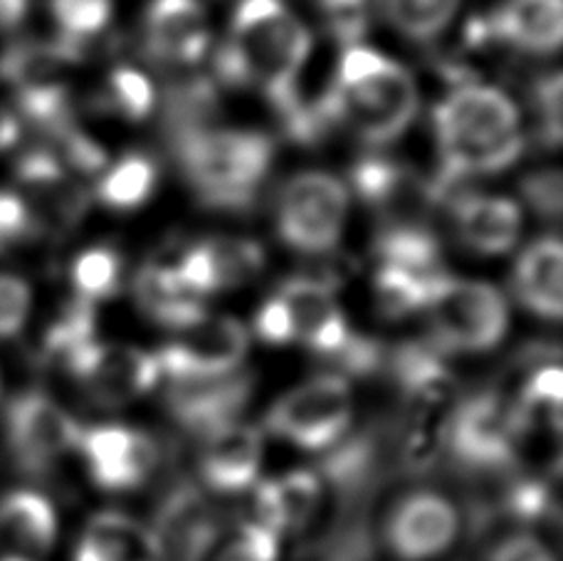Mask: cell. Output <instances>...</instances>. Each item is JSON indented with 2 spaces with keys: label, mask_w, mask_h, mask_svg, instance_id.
I'll return each instance as SVG.
<instances>
[{
  "label": "cell",
  "mask_w": 563,
  "mask_h": 561,
  "mask_svg": "<svg viewBox=\"0 0 563 561\" xmlns=\"http://www.w3.org/2000/svg\"><path fill=\"white\" fill-rule=\"evenodd\" d=\"M327 33L341 45H358L371 23L368 0H317Z\"/></svg>",
  "instance_id": "cell-40"
},
{
  "label": "cell",
  "mask_w": 563,
  "mask_h": 561,
  "mask_svg": "<svg viewBox=\"0 0 563 561\" xmlns=\"http://www.w3.org/2000/svg\"><path fill=\"white\" fill-rule=\"evenodd\" d=\"M77 453L87 475L104 493H134L156 473L164 450L158 440L124 424H97L79 430Z\"/></svg>",
  "instance_id": "cell-10"
},
{
  "label": "cell",
  "mask_w": 563,
  "mask_h": 561,
  "mask_svg": "<svg viewBox=\"0 0 563 561\" xmlns=\"http://www.w3.org/2000/svg\"><path fill=\"white\" fill-rule=\"evenodd\" d=\"M176 342L166 344L156 354L161 378L194 381L240 372L247 354V329L233 317L203 315L186 329Z\"/></svg>",
  "instance_id": "cell-11"
},
{
  "label": "cell",
  "mask_w": 563,
  "mask_h": 561,
  "mask_svg": "<svg viewBox=\"0 0 563 561\" xmlns=\"http://www.w3.org/2000/svg\"><path fill=\"white\" fill-rule=\"evenodd\" d=\"M521 194H525L527 204L537 210L541 218L556 220L563 208V188H561V174L556 168H544L525 178L521 184Z\"/></svg>",
  "instance_id": "cell-44"
},
{
  "label": "cell",
  "mask_w": 563,
  "mask_h": 561,
  "mask_svg": "<svg viewBox=\"0 0 563 561\" xmlns=\"http://www.w3.org/2000/svg\"><path fill=\"white\" fill-rule=\"evenodd\" d=\"M33 307V289L23 277L0 273V342L23 332Z\"/></svg>",
  "instance_id": "cell-41"
},
{
  "label": "cell",
  "mask_w": 563,
  "mask_h": 561,
  "mask_svg": "<svg viewBox=\"0 0 563 561\" xmlns=\"http://www.w3.org/2000/svg\"><path fill=\"white\" fill-rule=\"evenodd\" d=\"M40 233V218L23 196L0 188V255L13 253Z\"/></svg>",
  "instance_id": "cell-39"
},
{
  "label": "cell",
  "mask_w": 563,
  "mask_h": 561,
  "mask_svg": "<svg viewBox=\"0 0 563 561\" xmlns=\"http://www.w3.org/2000/svg\"><path fill=\"white\" fill-rule=\"evenodd\" d=\"M144 40L148 55L158 63H198L206 55L210 40L200 0H151Z\"/></svg>",
  "instance_id": "cell-20"
},
{
  "label": "cell",
  "mask_w": 563,
  "mask_h": 561,
  "mask_svg": "<svg viewBox=\"0 0 563 561\" xmlns=\"http://www.w3.org/2000/svg\"><path fill=\"white\" fill-rule=\"evenodd\" d=\"M321 99L336 127L354 129L368 144L394 142L418 114L413 75L364 45L346 47Z\"/></svg>",
  "instance_id": "cell-2"
},
{
  "label": "cell",
  "mask_w": 563,
  "mask_h": 561,
  "mask_svg": "<svg viewBox=\"0 0 563 561\" xmlns=\"http://www.w3.org/2000/svg\"><path fill=\"white\" fill-rule=\"evenodd\" d=\"M5 446L25 475H47L65 455L75 453L82 426L43 391H23L5 408Z\"/></svg>",
  "instance_id": "cell-9"
},
{
  "label": "cell",
  "mask_w": 563,
  "mask_h": 561,
  "mask_svg": "<svg viewBox=\"0 0 563 561\" xmlns=\"http://www.w3.org/2000/svg\"><path fill=\"white\" fill-rule=\"evenodd\" d=\"M134 293L144 315L174 332H180L206 315L203 299L188 293L170 265L148 263L141 267L134 279Z\"/></svg>",
  "instance_id": "cell-26"
},
{
  "label": "cell",
  "mask_w": 563,
  "mask_h": 561,
  "mask_svg": "<svg viewBox=\"0 0 563 561\" xmlns=\"http://www.w3.org/2000/svg\"><path fill=\"white\" fill-rule=\"evenodd\" d=\"M563 248L559 238H541L531 243L515 267V293L529 312L559 319L563 309Z\"/></svg>",
  "instance_id": "cell-25"
},
{
  "label": "cell",
  "mask_w": 563,
  "mask_h": 561,
  "mask_svg": "<svg viewBox=\"0 0 563 561\" xmlns=\"http://www.w3.org/2000/svg\"><path fill=\"white\" fill-rule=\"evenodd\" d=\"M277 554L279 537L250 519L228 535L223 544H216L206 561H277Z\"/></svg>",
  "instance_id": "cell-37"
},
{
  "label": "cell",
  "mask_w": 563,
  "mask_h": 561,
  "mask_svg": "<svg viewBox=\"0 0 563 561\" xmlns=\"http://www.w3.org/2000/svg\"><path fill=\"white\" fill-rule=\"evenodd\" d=\"M534 107L541 124V139L549 146L561 142V75H544L534 87Z\"/></svg>",
  "instance_id": "cell-43"
},
{
  "label": "cell",
  "mask_w": 563,
  "mask_h": 561,
  "mask_svg": "<svg viewBox=\"0 0 563 561\" xmlns=\"http://www.w3.org/2000/svg\"><path fill=\"white\" fill-rule=\"evenodd\" d=\"M57 539L53 503L35 490H13L0 497V542L15 557H40Z\"/></svg>",
  "instance_id": "cell-23"
},
{
  "label": "cell",
  "mask_w": 563,
  "mask_h": 561,
  "mask_svg": "<svg viewBox=\"0 0 563 561\" xmlns=\"http://www.w3.org/2000/svg\"><path fill=\"white\" fill-rule=\"evenodd\" d=\"M216 89L208 79H190V82L170 89L166 99V129L168 136L196 132L206 127V119L216 112Z\"/></svg>",
  "instance_id": "cell-33"
},
{
  "label": "cell",
  "mask_w": 563,
  "mask_h": 561,
  "mask_svg": "<svg viewBox=\"0 0 563 561\" xmlns=\"http://www.w3.org/2000/svg\"><path fill=\"white\" fill-rule=\"evenodd\" d=\"M30 0H0V30H13L27 15Z\"/></svg>",
  "instance_id": "cell-47"
},
{
  "label": "cell",
  "mask_w": 563,
  "mask_h": 561,
  "mask_svg": "<svg viewBox=\"0 0 563 561\" xmlns=\"http://www.w3.org/2000/svg\"><path fill=\"white\" fill-rule=\"evenodd\" d=\"M489 37L509 43L525 53H556L563 37L561 0H507L487 18Z\"/></svg>",
  "instance_id": "cell-22"
},
{
  "label": "cell",
  "mask_w": 563,
  "mask_h": 561,
  "mask_svg": "<svg viewBox=\"0 0 563 561\" xmlns=\"http://www.w3.org/2000/svg\"><path fill=\"white\" fill-rule=\"evenodd\" d=\"M460 535V513L448 497L416 490L390 507L384 542L400 561H430L448 552Z\"/></svg>",
  "instance_id": "cell-14"
},
{
  "label": "cell",
  "mask_w": 563,
  "mask_h": 561,
  "mask_svg": "<svg viewBox=\"0 0 563 561\" xmlns=\"http://www.w3.org/2000/svg\"><path fill=\"white\" fill-rule=\"evenodd\" d=\"M442 168L430 188L432 200L450 198L472 176L505 172L521 156L525 136L511 99L487 85H462L432 114Z\"/></svg>",
  "instance_id": "cell-1"
},
{
  "label": "cell",
  "mask_w": 563,
  "mask_h": 561,
  "mask_svg": "<svg viewBox=\"0 0 563 561\" xmlns=\"http://www.w3.org/2000/svg\"><path fill=\"white\" fill-rule=\"evenodd\" d=\"M0 561H30V559H25V557H15V554H8V557H3Z\"/></svg>",
  "instance_id": "cell-49"
},
{
  "label": "cell",
  "mask_w": 563,
  "mask_h": 561,
  "mask_svg": "<svg viewBox=\"0 0 563 561\" xmlns=\"http://www.w3.org/2000/svg\"><path fill=\"white\" fill-rule=\"evenodd\" d=\"M386 372L394 378L404 410L420 414H452L462 398L455 374L445 354L430 342H408L386 356Z\"/></svg>",
  "instance_id": "cell-16"
},
{
  "label": "cell",
  "mask_w": 563,
  "mask_h": 561,
  "mask_svg": "<svg viewBox=\"0 0 563 561\" xmlns=\"http://www.w3.org/2000/svg\"><path fill=\"white\" fill-rule=\"evenodd\" d=\"M250 396H253V376L235 372L213 378L168 381L164 404L168 416L188 436L206 438L213 430L238 420Z\"/></svg>",
  "instance_id": "cell-15"
},
{
  "label": "cell",
  "mask_w": 563,
  "mask_h": 561,
  "mask_svg": "<svg viewBox=\"0 0 563 561\" xmlns=\"http://www.w3.org/2000/svg\"><path fill=\"white\" fill-rule=\"evenodd\" d=\"M73 561H156V542L148 525L107 509L87 522Z\"/></svg>",
  "instance_id": "cell-24"
},
{
  "label": "cell",
  "mask_w": 563,
  "mask_h": 561,
  "mask_svg": "<svg viewBox=\"0 0 563 561\" xmlns=\"http://www.w3.org/2000/svg\"><path fill=\"white\" fill-rule=\"evenodd\" d=\"M489 561H556V559L541 539L527 532H517V535L505 537L495 549H492Z\"/></svg>",
  "instance_id": "cell-46"
},
{
  "label": "cell",
  "mask_w": 563,
  "mask_h": 561,
  "mask_svg": "<svg viewBox=\"0 0 563 561\" xmlns=\"http://www.w3.org/2000/svg\"><path fill=\"white\" fill-rule=\"evenodd\" d=\"M122 255L109 245L85 250L73 265V285L77 289V297L87 299V302L114 297L119 293V287H122Z\"/></svg>",
  "instance_id": "cell-32"
},
{
  "label": "cell",
  "mask_w": 563,
  "mask_h": 561,
  "mask_svg": "<svg viewBox=\"0 0 563 561\" xmlns=\"http://www.w3.org/2000/svg\"><path fill=\"white\" fill-rule=\"evenodd\" d=\"M245 87L263 89L269 105L287 119L301 105L297 79L305 67L311 35L305 23L282 0H240L228 40Z\"/></svg>",
  "instance_id": "cell-3"
},
{
  "label": "cell",
  "mask_w": 563,
  "mask_h": 561,
  "mask_svg": "<svg viewBox=\"0 0 563 561\" xmlns=\"http://www.w3.org/2000/svg\"><path fill=\"white\" fill-rule=\"evenodd\" d=\"M206 245L213 255L220 289L238 287L255 277L265 265L263 248L243 238H210Z\"/></svg>",
  "instance_id": "cell-35"
},
{
  "label": "cell",
  "mask_w": 563,
  "mask_h": 561,
  "mask_svg": "<svg viewBox=\"0 0 563 561\" xmlns=\"http://www.w3.org/2000/svg\"><path fill=\"white\" fill-rule=\"evenodd\" d=\"M430 344L442 354H482L507 334L505 297L487 283L442 275L428 297Z\"/></svg>",
  "instance_id": "cell-5"
},
{
  "label": "cell",
  "mask_w": 563,
  "mask_h": 561,
  "mask_svg": "<svg viewBox=\"0 0 563 561\" xmlns=\"http://www.w3.org/2000/svg\"><path fill=\"white\" fill-rule=\"evenodd\" d=\"M277 297L289 309L291 324H295V342L305 344L311 354L329 362L346 344L351 327L327 279L291 277L279 287Z\"/></svg>",
  "instance_id": "cell-17"
},
{
  "label": "cell",
  "mask_w": 563,
  "mask_h": 561,
  "mask_svg": "<svg viewBox=\"0 0 563 561\" xmlns=\"http://www.w3.org/2000/svg\"><path fill=\"white\" fill-rule=\"evenodd\" d=\"M445 455L465 475H509L519 455V424L511 400L495 388L462 396L448 424Z\"/></svg>",
  "instance_id": "cell-6"
},
{
  "label": "cell",
  "mask_w": 563,
  "mask_h": 561,
  "mask_svg": "<svg viewBox=\"0 0 563 561\" xmlns=\"http://www.w3.org/2000/svg\"><path fill=\"white\" fill-rule=\"evenodd\" d=\"M20 139V122L18 117L0 105V154L13 148Z\"/></svg>",
  "instance_id": "cell-48"
},
{
  "label": "cell",
  "mask_w": 563,
  "mask_h": 561,
  "mask_svg": "<svg viewBox=\"0 0 563 561\" xmlns=\"http://www.w3.org/2000/svg\"><path fill=\"white\" fill-rule=\"evenodd\" d=\"M174 270H176L178 279L184 283L188 293L196 295L198 299H206L210 295H216L220 289L213 255H210L206 240H203V243L190 245L184 253V257L178 260V265Z\"/></svg>",
  "instance_id": "cell-42"
},
{
  "label": "cell",
  "mask_w": 563,
  "mask_h": 561,
  "mask_svg": "<svg viewBox=\"0 0 563 561\" xmlns=\"http://www.w3.org/2000/svg\"><path fill=\"white\" fill-rule=\"evenodd\" d=\"M107 102L126 119H144L154 109L156 95L148 79L134 67H117L107 82Z\"/></svg>",
  "instance_id": "cell-38"
},
{
  "label": "cell",
  "mask_w": 563,
  "mask_h": 561,
  "mask_svg": "<svg viewBox=\"0 0 563 561\" xmlns=\"http://www.w3.org/2000/svg\"><path fill=\"white\" fill-rule=\"evenodd\" d=\"M460 0H386V13L400 33L413 40H430L445 30Z\"/></svg>",
  "instance_id": "cell-34"
},
{
  "label": "cell",
  "mask_w": 563,
  "mask_h": 561,
  "mask_svg": "<svg viewBox=\"0 0 563 561\" xmlns=\"http://www.w3.org/2000/svg\"><path fill=\"white\" fill-rule=\"evenodd\" d=\"M452 220L465 245L482 255H499L517 243L521 210L509 198L452 194Z\"/></svg>",
  "instance_id": "cell-21"
},
{
  "label": "cell",
  "mask_w": 563,
  "mask_h": 561,
  "mask_svg": "<svg viewBox=\"0 0 563 561\" xmlns=\"http://www.w3.org/2000/svg\"><path fill=\"white\" fill-rule=\"evenodd\" d=\"M376 257L384 267L406 270L420 277L445 273L440 265L438 238L422 223H388L376 238Z\"/></svg>",
  "instance_id": "cell-28"
},
{
  "label": "cell",
  "mask_w": 563,
  "mask_h": 561,
  "mask_svg": "<svg viewBox=\"0 0 563 561\" xmlns=\"http://www.w3.org/2000/svg\"><path fill=\"white\" fill-rule=\"evenodd\" d=\"M190 188L208 208L247 210L273 168L275 146L245 129H196L170 139Z\"/></svg>",
  "instance_id": "cell-4"
},
{
  "label": "cell",
  "mask_w": 563,
  "mask_h": 561,
  "mask_svg": "<svg viewBox=\"0 0 563 561\" xmlns=\"http://www.w3.org/2000/svg\"><path fill=\"white\" fill-rule=\"evenodd\" d=\"M351 186L366 204L380 210H394L404 206L426 204L430 190L418 184V178L384 156H366L351 168Z\"/></svg>",
  "instance_id": "cell-27"
},
{
  "label": "cell",
  "mask_w": 563,
  "mask_h": 561,
  "mask_svg": "<svg viewBox=\"0 0 563 561\" xmlns=\"http://www.w3.org/2000/svg\"><path fill=\"white\" fill-rule=\"evenodd\" d=\"M59 37L87 43L109 25L112 18V0H49Z\"/></svg>",
  "instance_id": "cell-36"
},
{
  "label": "cell",
  "mask_w": 563,
  "mask_h": 561,
  "mask_svg": "<svg viewBox=\"0 0 563 561\" xmlns=\"http://www.w3.org/2000/svg\"><path fill=\"white\" fill-rule=\"evenodd\" d=\"M255 332L269 344L295 342V324H291L289 309L277 295L260 307V312L255 315Z\"/></svg>",
  "instance_id": "cell-45"
},
{
  "label": "cell",
  "mask_w": 563,
  "mask_h": 561,
  "mask_svg": "<svg viewBox=\"0 0 563 561\" xmlns=\"http://www.w3.org/2000/svg\"><path fill=\"white\" fill-rule=\"evenodd\" d=\"M442 275L445 273H440L438 277H420L406 273V270L380 265L376 275V305L380 315L388 319H404L422 312L432 287Z\"/></svg>",
  "instance_id": "cell-31"
},
{
  "label": "cell",
  "mask_w": 563,
  "mask_h": 561,
  "mask_svg": "<svg viewBox=\"0 0 563 561\" xmlns=\"http://www.w3.org/2000/svg\"><path fill=\"white\" fill-rule=\"evenodd\" d=\"M97 342V309L95 302L75 297L45 334V356L65 366L69 359Z\"/></svg>",
  "instance_id": "cell-30"
},
{
  "label": "cell",
  "mask_w": 563,
  "mask_h": 561,
  "mask_svg": "<svg viewBox=\"0 0 563 561\" xmlns=\"http://www.w3.org/2000/svg\"><path fill=\"white\" fill-rule=\"evenodd\" d=\"M324 483L317 470H289V473L255 485L253 522L267 527L269 532L299 535L314 522L324 505Z\"/></svg>",
  "instance_id": "cell-19"
},
{
  "label": "cell",
  "mask_w": 563,
  "mask_h": 561,
  "mask_svg": "<svg viewBox=\"0 0 563 561\" xmlns=\"http://www.w3.org/2000/svg\"><path fill=\"white\" fill-rule=\"evenodd\" d=\"M151 535L156 561H206L220 539V515L194 483H176L161 497Z\"/></svg>",
  "instance_id": "cell-13"
},
{
  "label": "cell",
  "mask_w": 563,
  "mask_h": 561,
  "mask_svg": "<svg viewBox=\"0 0 563 561\" xmlns=\"http://www.w3.org/2000/svg\"><path fill=\"white\" fill-rule=\"evenodd\" d=\"M102 408H122L146 396L161 381L156 354L124 344H89L63 366Z\"/></svg>",
  "instance_id": "cell-12"
},
{
  "label": "cell",
  "mask_w": 563,
  "mask_h": 561,
  "mask_svg": "<svg viewBox=\"0 0 563 561\" xmlns=\"http://www.w3.org/2000/svg\"><path fill=\"white\" fill-rule=\"evenodd\" d=\"M198 470L208 490L218 495H243L255 487L263 465V433L255 426L233 420L200 438Z\"/></svg>",
  "instance_id": "cell-18"
},
{
  "label": "cell",
  "mask_w": 563,
  "mask_h": 561,
  "mask_svg": "<svg viewBox=\"0 0 563 561\" xmlns=\"http://www.w3.org/2000/svg\"><path fill=\"white\" fill-rule=\"evenodd\" d=\"M349 190L331 174H299L282 188L277 230L289 248L305 255L334 250L346 223Z\"/></svg>",
  "instance_id": "cell-8"
},
{
  "label": "cell",
  "mask_w": 563,
  "mask_h": 561,
  "mask_svg": "<svg viewBox=\"0 0 563 561\" xmlns=\"http://www.w3.org/2000/svg\"><path fill=\"white\" fill-rule=\"evenodd\" d=\"M158 168L148 156L126 154L99 178L97 198L114 210H134L154 194Z\"/></svg>",
  "instance_id": "cell-29"
},
{
  "label": "cell",
  "mask_w": 563,
  "mask_h": 561,
  "mask_svg": "<svg viewBox=\"0 0 563 561\" xmlns=\"http://www.w3.org/2000/svg\"><path fill=\"white\" fill-rule=\"evenodd\" d=\"M354 394L344 376L319 374L282 394L265 416L269 436L311 453H327L351 430Z\"/></svg>",
  "instance_id": "cell-7"
}]
</instances>
